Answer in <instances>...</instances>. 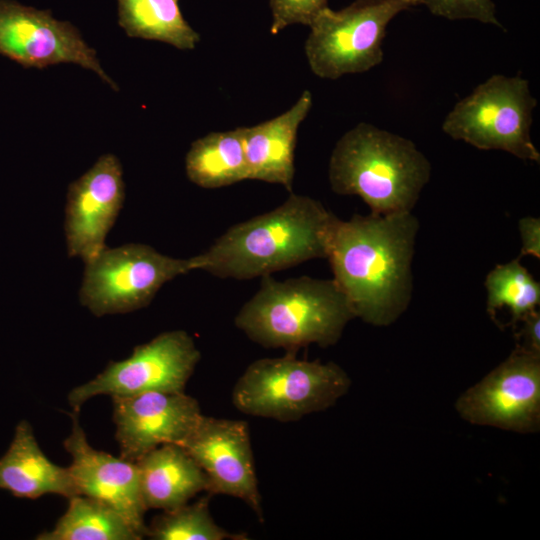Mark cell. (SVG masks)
I'll return each mask as SVG.
<instances>
[{
  "mask_svg": "<svg viewBox=\"0 0 540 540\" xmlns=\"http://www.w3.org/2000/svg\"><path fill=\"white\" fill-rule=\"evenodd\" d=\"M355 316L335 280L309 276L277 281L261 277L259 290L240 308L234 322L253 342L294 353L338 342Z\"/></svg>",
  "mask_w": 540,
  "mask_h": 540,
  "instance_id": "cell-4",
  "label": "cell"
},
{
  "mask_svg": "<svg viewBox=\"0 0 540 540\" xmlns=\"http://www.w3.org/2000/svg\"><path fill=\"white\" fill-rule=\"evenodd\" d=\"M312 107V94L305 90L287 111L251 127H240L248 180L284 186L292 191L298 128Z\"/></svg>",
  "mask_w": 540,
  "mask_h": 540,
  "instance_id": "cell-16",
  "label": "cell"
},
{
  "mask_svg": "<svg viewBox=\"0 0 540 540\" xmlns=\"http://www.w3.org/2000/svg\"><path fill=\"white\" fill-rule=\"evenodd\" d=\"M350 386V377L336 363L287 353L249 364L235 383L232 402L244 414L291 422L333 406Z\"/></svg>",
  "mask_w": 540,
  "mask_h": 540,
  "instance_id": "cell-5",
  "label": "cell"
},
{
  "mask_svg": "<svg viewBox=\"0 0 540 540\" xmlns=\"http://www.w3.org/2000/svg\"><path fill=\"white\" fill-rule=\"evenodd\" d=\"M416 3L449 20L474 19L501 27L492 0H416Z\"/></svg>",
  "mask_w": 540,
  "mask_h": 540,
  "instance_id": "cell-24",
  "label": "cell"
},
{
  "mask_svg": "<svg viewBox=\"0 0 540 540\" xmlns=\"http://www.w3.org/2000/svg\"><path fill=\"white\" fill-rule=\"evenodd\" d=\"M430 176L429 160L410 139L364 122L337 141L328 169L335 193L357 195L379 215L411 212Z\"/></svg>",
  "mask_w": 540,
  "mask_h": 540,
  "instance_id": "cell-3",
  "label": "cell"
},
{
  "mask_svg": "<svg viewBox=\"0 0 540 540\" xmlns=\"http://www.w3.org/2000/svg\"><path fill=\"white\" fill-rule=\"evenodd\" d=\"M204 471L208 494L243 500L263 521L248 423L202 415L180 445Z\"/></svg>",
  "mask_w": 540,
  "mask_h": 540,
  "instance_id": "cell-12",
  "label": "cell"
},
{
  "mask_svg": "<svg viewBox=\"0 0 540 540\" xmlns=\"http://www.w3.org/2000/svg\"><path fill=\"white\" fill-rule=\"evenodd\" d=\"M66 512L37 540H139L142 537L110 506L84 495L70 497Z\"/></svg>",
  "mask_w": 540,
  "mask_h": 540,
  "instance_id": "cell-21",
  "label": "cell"
},
{
  "mask_svg": "<svg viewBox=\"0 0 540 540\" xmlns=\"http://www.w3.org/2000/svg\"><path fill=\"white\" fill-rule=\"evenodd\" d=\"M337 219L320 201L291 193L275 209L231 226L194 256L197 270L247 280L326 258Z\"/></svg>",
  "mask_w": 540,
  "mask_h": 540,
  "instance_id": "cell-2",
  "label": "cell"
},
{
  "mask_svg": "<svg viewBox=\"0 0 540 540\" xmlns=\"http://www.w3.org/2000/svg\"><path fill=\"white\" fill-rule=\"evenodd\" d=\"M455 409L471 424L538 432L540 354L517 345L500 365L457 399Z\"/></svg>",
  "mask_w": 540,
  "mask_h": 540,
  "instance_id": "cell-10",
  "label": "cell"
},
{
  "mask_svg": "<svg viewBox=\"0 0 540 540\" xmlns=\"http://www.w3.org/2000/svg\"><path fill=\"white\" fill-rule=\"evenodd\" d=\"M201 354L186 331L163 332L136 346L121 361H111L92 380L72 389L68 402L73 411L98 395L132 396L150 391L183 392Z\"/></svg>",
  "mask_w": 540,
  "mask_h": 540,
  "instance_id": "cell-9",
  "label": "cell"
},
{
  "mask_svg": "<svg viewBox=\"0 0 540 540\" xmlns=\"http://www.w3.org/2000/svg\"><path fill=\"white\" fill-rule=\"evenodd\" d=\"M416 5V0H355L337 11L326 6L308 25L305 54L311 71L337 79L379 65L387 25Z\"/></svg>",
  "mask_w": 540,
  "mask_h": 540,
  "instance_id": "cell-7",
  "label": "cell"
},
{
  "mask_svg": "<svg viewBox=\"0 0 540 540\" xmlns=\"http://www.w3.org/2000/svg\"><path fill=\"white\" fill-rule=\"evenodd\" d=\"M135 463L147 510H173L201 492L208 493L204 471L178 444L160 445Z\"/></svg>",
  "mask_w": 540,
  "mask_h": 540,
  "instance_id": "cell-18",
  "label": "cell"
},
{
  "mask_svg": "<svg viewBox=\"0 0 540 540\" xmlns=\"http://www.w3.org/2000/svg\"><path fill=\"white\" fill-rule=\"evenodd\" d=\"M519 233L521 238V251L519 258L522 256L532 255L540 258V219L536 217H523L518 222Z\"/></svg>",
  "mask_w": 540,
  "mask_h": 540,
  "instance_id": "cell-26",
  "label": "cell"
},
{
  "mask_svg": "<svg viewBox=\"0 0 540 540\" xmlns=\"http://www.w3.org/2000/svg\"><path fill=\"white\" fill-rule=\"evenodd\" d=\"M0 489L25 499L46 494L67 499L79 495L69 469L46 457L26 420L17 424L7 452L0 458Z\"/></svg>",
  "mask_w": 540,
  "mask_h": 540,
  "instance_id": "cell-17",
  "label": "cell"
},
{
  "mask_svg": "<svg viewBox=\"0 0 540 540\" xmlns=\"http://www.w3.org/2000/svg\"><path fill=\"white\" fill-rule=\"evenodd\" d=\"M112 400L120 457L132 462L160 445H181L203 415L198 401L184 391H150Z\"/></svg>",
  "mask_w": 540,
  "mask_h": 540,
  "instance_id": "cell-13",
  "label": "cell"
},
{
  "mask_svg": "<svg viewBox=\"0 0 540 540\" xmlns=\"http://www.w3.org/2000/svg\"><path fill=\"white\" fill-rule=\"evenodd\" d=\"M537 100L528 80L492 75L447 114L442 130L454 140L480 150H502L519 159L540 162L530 136Z\"/></svg>",
  "mask_w": 540,
  "mask_h": 540,
  "instance_id": "cell-6",
  "label": "cell"
},
{
  "mask_svg": "<svg viewBox=\"0 0 540 540\" xmlns=\"http://www.w3.org/2000/svg\"><path fill=\"white\" fill-rule=\"evenodd\" d=\"M328 0H269L272 12L270 32L275 35L292 24L309 25Z\"/></svg>",
  "mask_w": 540,
  "mask_h": 540,
  "instance_id": "cell-25",
  "label": "cell"
},
{
  "mask_svg": "<svg viewBox=\"0 0 540 540\" xmlns=\"http://www.w3.org/2000/svg\"><path fill=\"white\" fill-rule=\"evenodd\" d=\"M119 25L129 37L194 49L200 35L184 19L179 0H117Z\"/></svg>",
  "mask_w": 540,
  "mask_h": 540,
  "instance_id": "cell-20",
  "label": "cell"
},
{
  "mask_svg": "<svg viewBox=\"0 0 540 540\" xmlns=\"http://www.w3.org/2000/svg\"><path fill=\"white\" fill-rule=\"evenodd\" d=\"M125 199L122 167L112 154L96 163L68 187L65 207V237L70 257L84 263L105 248V239Z\"/></svg>",
  "mask_w": 540,
  "mask_h": 540,
  "instance_id": "cell-14",
  "label": "cell"
},
{
  "mask_svg": "<svg viewBox=\"0 0 540 540\" xmlns=\"http://www.w3.org/2000/svg\"><path fill=\"white\" fill-rule=\"evenodd\" d=\"M72 431L64 441L71 455L68 467L79 495L96 499L120 513L142 537L147 536L139 472L135 462L98 451L88 443L78 412L73 411Z\"/></svg>",
  "mask_w": 540,
  "mask_h": 540,
  "instance_id": "cell-15",
  "label": "cell"
},
{
  "mask_svg": "<svg viewBox=\"0 0 540 540\" xmlns=\"http://www.w3.org/2000/svg\"><path fill=\"white\" fill-rule=\"evenodd\" d=\"M0 54L24 68H45L76 63L96 72L114 90L115 82L104 72L93 48L68 21L53 18L49 10H37L12 0H0Z\"/></svg>",
  "mask_w": 540,
  "mask_h": 540,
  "instance_id": "cell-11",
  "label": "cell"
},
{
  "mask_svg": "<svg viewBox=\"0 0 540 540\" xmlns=\"http://www.w3.org/2000/svg\"><path fill=\"white\" fill-rule=\"evenodd\" d=\"M418 229L411 212L337 219L326 258L355 318L388 326L408 308Z\"/></svg>",
  "mask_w": 540,
  "mask_h": 540,
  "instance_id": "cell-1",
  "label": "cell"
},
{
  "mask_svg": "<svg viewBox=\"0 0 540 540\" xmlns=\"http://www.w3.org/2000/svg\"><path fill=\"white\" fill-rule=\"evenodd\" d=\"M519 323H522V328L519 333L520 343L517 345L540 354V312L537 309L531 311Z\"/></svg>",
  "mask_w": 540,
  "mask_h": 540,
  "instance_id": "cell-27",
  "label": "cell"
},
{
  "mask_svg": "<svg viewBox=\"0 0 540 540\" xmlns=\"http://www.w3.org/2000/svg\"><path fill=\"white\" fill-rule=\"evenodd\" d=\"M487 312L495 319L496 312L506 308L513 325L518 324L540 303V284L519 262L512 260L492 269L485 280Z\"/></svg>",
  "mask_w": 540,
  "mask_h": 540,
  "instance_id": "cell-22",
  "label": "cell"
},
{
  "mask_svg": "<svg viewBox=\"0 0 540 540\" xmlns=\"http://www.w3.org/2000/svg\"><path fill=\"white\" fill-rule=\"evenodd\" d=\"M185 166L189 180L206 189L248 180L240 127L211 132L195 140L186 155Z\"/></svg>",
  "mask_w": 540,
  "mask_h": 540,
  "instance_id": "cell-19",
  "label": "cell"
},
{
  "mask_svg": "<svg viewBox=\"0 0 540 540\" xmlns=\"http://www.w3.org/2000/svg\"><path fill=\"white\" fill-rule=\"evenodd\" d=\"M193 270L194 256L173 258L145 244L106 246L85 263L79 299L98 317L135 311L147 306L166 282Z\"/></svg>",
  "mask_w": 540,
  "mask_h": 540,
  "instance_id": "cell-8",
  "label": "cell"
},
{
  "mask_svg": "<svg viewBox=\"0 0 540 540\" xmlns=\"http://www.w3.org/2000/svg\"><path fill=\"white\" fill-rule=\"evenodd\" d=\"M209 497L164 511L147 526V536L155 540H225L245 539L220 527L209 510Z\"/></svg>",
  "mask_w": 540,
  "mask_h": 540,
  "instance_id": "cell-23",
  "label": "cell"
}]
</instances>
